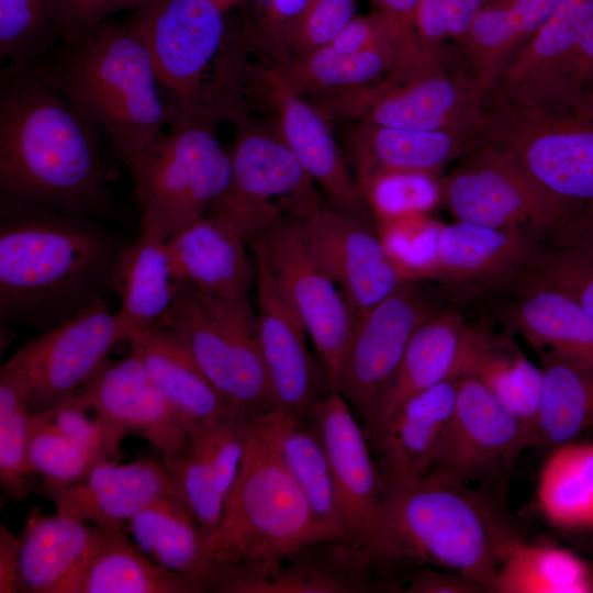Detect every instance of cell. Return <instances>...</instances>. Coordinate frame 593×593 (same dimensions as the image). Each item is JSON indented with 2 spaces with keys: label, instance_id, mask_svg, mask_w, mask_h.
Segmentation results:
<instances>
[{
  "label": "cell",
  "instance_id": "1",
  "mask_svg": "<svg viewBox=\"0 0 593 593\" xmlns=\"http://www.w3.org/2000/svg\"><path fill=\"white\" fill-rule=\"evenodd\" d=\"M96 127L32 65L0 74L1 202L91 217L110 209L112 172Z\"/></svg>",
  "mask_w": 593,
  "mask_h": 593
},
{
  "label": "cell",
  "instance_id": "2",
  "mask_svg": "<svg viewBox=\"0 0 593 593\" xmlns=\"http://www.w3.org/2000/svg\"><path fill=\"white\" fill-rule=\"evenodd\" d=\"M91 217L1 202L0 314L45 331L115 289L126 249Z\"/></svg>",
  "mask_w": 593,
  "mask_h": 593
},
{
  "label": "cell",
  "instance_id": "3",
  "mask_svg": "<svg viewBox=\"0 0 593 593\" xmlns=\"http://www.w3.org/2000/svg\"><path fill=\"white\" fill-rule=\"evenodd\" d=\"M61 40L59 49L32 66L108 134L135 171L158 145L171 115L146 45L130 23L108 20Z\"/></svg>",
  "mask_w": 593,
  "mask_h": 593
},
{
  "label": "cell",
  "instance_id": "4",
  "mask_svg": "<svg viewBox=\"0 0 593 593\" xmlns=\"http://www.w3.org/2000/svg\"><path fill=\"white\" fill-rule=\"evenodd\" d=\"M225 14L212 0H152L132 18L172 111L233 122L246 110L244 38Z\"/></svg>",
  "mask_w": 593,
  "mask_h": 593
},
{
  "label": "cell",
  "instance_id": "5",
  "mask_svg": "<svg viewBox=\"0 0 593 593\" xmlns=\"http://www.w3.org/2000/svg\"><path fill=\"white\" fill-rule=\"evenodd\" d=\"M271 412V411H270ZM245 418V450L206 555L250 568L281 561L301 548L338 538L313 515L280 455L269 413Z\"/></svg>",
  "mask_w": 593,
  "mask_h": 593
},
{
  "label": "cell",
  "instance_id": "6",
  "mask_svg": "<svg viewBox=\"0 0 593 593\" xmlns=\"http://www.w3.org/2000/svg\"><path fill=\"white\" fill-rule=\"evenodd\" d=\"M396 558H413L459 573L494 592L506 529L468 491L429 478H382Z\"/></svg>",
  "mask_w": 593,
  "mask_h": 593
},
{
  "label": "cell",
  "instance_id": "7",
  "mask_svg": "<svg viewBox=\"0 0 593 593\" xmlns=\"http://www.w3.org/2000/svg\"><path fill=\"white\" fill-rule=\"evenodd\" d=\"M219 121L172 111L148 159L131 172L144 237L168 240L209 214L231 176L228 150L219 141Z\"/></svg>",
  "mask_w": 593,
  "mask_h": 593
},
{
  "label": "cell",
  "instance_id": "8",
  "mask_svg": "<svg viewBox=\"0 0 593 593\" xmlns=\"http://www.w3.org/2000/svg\"><path fill=\"white\" fill-rule=\"evenodd\" d=\"M189 350L202 372L242 415L276 410L248 298L225 299L184 283L158 323Z\"/></svg>",
  "mask_w": 593,
  "mask_h": 593
},
{
  "label": "cell",
  "instance_id": "9",
  "mask_svg": "<svg viewBox=\"0 0 593 593\" xmlns=\"http://www.w3.org/2000/svg\"><path fill=\"white\" fill-rule=\"evenodd\" d=\"M479 134L559 199L593 208V116L525 105L496 86L489 91Z\"/></svg>",
  "mask_w": 593,
  "mask_h": 593
},
{
  "label": "cell",
  "instance_id": "10",
  "mask_svg": "<svg viewBox=\"0 0 593 593\" xmlns=\"http://www.w3.org/2000/svg\"><path fill=\"white\" fill-rule=\"evenodd\" d=\"M489 91L467 60L455 64L448 53L438 66L416 76H385L374 83L312 94V103L327 119L479 133Z\"/></svg>",
  "mask_w": 593,
  "mask_h": 593
},
{
  "label": "cell",
  "instance_id": "11",
  "mask_svg": "<svg viewBox=\"0 0 593 593\" xmlns=\"http://www.w3.org/2000/svg\"><path fill=\"white\" fill-rule=\"evenodd\" d=\"M233 124L230 181L210 213L248 242L323 204L315 182L271 124L253 120L249 112Z\"/></svg>",
  "mask_w": 593,
  "mask_h": 593
},
{
  "label": "cell",
  "instance_id": "12",
  "mask_svg": "<svg viewBox=\"0 0 593 593\" xmlns=\"http://www.w3.org/2000/svg\"><path fill=\"white\" fill-rule=\"evenodd\" d=\"M438 191L459 221L523 231L545 244L584 209L559 199L512 155L482 141L438 181Z\"/></svg>",
  "mask_w": 593,
  "mask_h": 593
},
{
  "label": "cell",
  "instance_id": "13",
  "mask_svg": "<svg viewBox=\"0 0 593 593\" xmlns=\"http://www.w3.org/2000/svg\"><path fill=\"white\" fill-rule=\"evenodd\" d=\"M121 340L115 313L102 299L25 343L0 374L19 385L29 412H45L72 398Z\"/></svg>",
  "mask_w": 593,
  "mask_h": 593
},
{
  "label": "cell",
  "instance_id": "14",
  "mask_svg": "<svg viewBox=\"0 0 593 593\" xmlns=\"http://www.w3.org/2000/svg\"><path fill=\"white\" fill-rule=\"evenodd\" d=\"M593 79V0H561L504 69L499 88L525 105L577 110Z\"/></svg>",
  "mask_w": 593,
  "mask_h": 593
},
{
  "label": "cell",
  "instance_id": "15",
  "mask_svg": "<svg viewBox=\"0 0 593 593\" xmlns=\"http://www.w3.org/2000/svg\"><path fill=\"white\" fill-rule=\"evenodd\" d=\"M529 446V428L461 371L452 417L425 477L466 491L471 484L503 483Z\"/></svg>",
  "mask_w": 593,
  "mask_h": 593
},
{
  "label": "cell",
  "instance_id": "16",
  "mask_svg": "<svg viewBox=\"0 0 593 593\" xmlns=\"http://www.w3.org/2000/svg\"><path fill=\"white\" fill-rule=\"evenodd\" d=\"M328 454L335 503L345 537L376 560L395 559L380 470L368 436L347 400L329 390L313 406Z\"/></svg>",
  "mask_w": 593,
  "mask_h": 593
},
{
  "label": "cell",
  "instance_id": "17",
  "mask_svg": "<svg viewBox=\"0 0 593 593\" xmlns=\"http://www.w3.org/2000/svg\"><path fill=\"white\" fill-rule=\"evenodd\" d=\"M257 237L280 289L315 346L329 390L336 391L355 325L344 294L309 245L301 219H287Z\"/></svg>",
  "mask_w": 593,
  "mask_h": 593
},
{
  "label": "cell",
  "instance_id": "18",
  "mask_svg": "<svg viewBox=\"0 0 593 593\" xmlns=\"http://www.w3.org/2000/svg\"><path fill=\"white\" fill-rule=\"evenodd\" d=\"M438 309L409 280L360 316L344 356L338 391L370 429L417 326Z\"/></svg>",
  "mask_w": 593,
  "mask_h": 593
},
{
  "label": "cell",
  "instance_id": "19",
  "mask_svg": "<svg viewBox=\"0 0 593 593\" xmlns=\"http://www.w3.org/2000/svg\"><path fill=\"white\" fill-rule=\"evenodd\" d=\"M243 93L248 110L254 105L270 104L275 111L271 125L331 205L374 222L327 118L312 102L296 93L273 66L259 67L248 61Z\"/></svg>",
  "mask_w": 593,
  "mask_h": 593
},
{
  "label": "cell",
  "instance_id": "20",
  "mask_svg": "<svg viewBox=\"0 0 593 593\" xmlns=\"http://www.w3.org/2000/svg\"><path fill=\"white\" fill-rule=\"evenodd\" d=\"M545 243L516 230L465 221L435 227L433 248L421 278L435 280L454 301L513 289L539 259Z\"/></svg>",
  "mask_w": 593,
  "mask_h": 593
},
{
  "label": "cell",
  "instance_id": "21",
  "mask_svg": "<svg viewBox=\"0 0 593 593\" xmlns=\"http://www.w3.org/2000/svg\"><path fill=\"white\" fill-rule=\"evenodd\" d=\"M301 221L309 245L338 284L355 323L411 280L387 250L374 222L324 203Z\"/></svg>",
  "mask_w": 593,
  "mask_h": 593
},
{
  "label": "cell",
  "instance_id": "22",
  "mask_svg": "<svg viewBox=\"0 0 593 593\" xmlns=\"http://www.w3.org/2000/svg\"><path fill=\"white\" fill-rule=\"evenodd\" d=\"M248 246L256 270L257 338L276 407L307 415L325 393L306 329L276 280L261 239L254 237Z\"/></svg>",
  "mask_w": 593,
  "mask_h": 593
},
{
  "label": "cell",
  "instance_id": "23",
  "mask_svg": "<svg viewBox=\"0 0 593 593\" xmlns=\"http://www.w3.org/2000/svg\"><path fill=\"white\" fill-rule=\"evenodd\" d=\"M75 396L97 415L145 437L167 468L189 444L177 413L133 350L119 361L108 359Z\"/></svg>",
  "mask_w": 593,
  "mask_h": 593
},
{
  "label": "cell",
  "instance_id": "24",
  "mask_svg": "<svg viewBox=\"0 0 593 593\" xmlns=\"http://www.w3.org/2000/svg\"><path fill=\"white\" fill-rule=\"evenodd\" d=\"M374 560L345 537L323 539L286 559L242 568L226 564L222 593H369L388 589L373 579Z\"/></svg>",
  "mask_w": 593,
  "mask_h": 593
},
{
  "label": "cell",
  "instance_id": "25",
  "mask_svg": "<svg viewBox=\"0 0 593 593\" xmlns=\"http://www.w3.org/2000/svg\"><path fill=\"white\" fill-rule=\"evenodd\" d=\"M43 492L64 517L126 532L130 519L152 502L160 497L180 501L167 467L150 459L104 461L82 480L65 486H43Z\"/></svg>",
  "mask_w": 593,
  "mask_h": 593
},
{
  "label": "cell",
  "instance_id": "26",
  "mask_svg": "<svg viewBox=\"0 0 593 593\" xmlns=\"http://www.w3.org/2000/svg\"><path fill=\"white\" fill-rule=\"evenodd\" d=\"M480 141L478 132L400 128L369 122H353L344 135L358 188L387 175L435 177Z\"/></svg>",
  "mask_w": 593,
  "mask_h": 593
},
{
  "label": "cell",
  "instance_id": "27",
  "mask_svg": "<svg viewBox=\"0 0 593 593\" xmlns=\"http://www.w3.org/2000/svg\"><path fill=\"white\" fill-rule=\"evenodd\" d=\"M460 372L407 399L367 435L380 454L382 478L412 480L428 473L454 414Z\"/></svg>",
  "mask_w": 593,
  "mask_h": 593
},
{
  "label": "cell",
  "instance_id": "28",
  "mask_svg": "<svg viewBox=\"0 0 593 593\" xmlns=\"http://www.w3.org/2000/svg\"><path fill=\"white\" fill-rule=\"evenodd\" d=\"M184 281L210 295L248 298L256 279L246 238L226 221L209 213L167 240Z\"/></svg>",
  "mask_w": 593,
  "mask_h": 593
},
{
  "label": "cell",
  "instance_id": "29",
  "mask_svg": "<svg viewBox=\"0 0 593 593\" xmlns=\"http://www.w3.org/2000/svg\"><path fill=\"white\" fill-rule=\"evenodd\" d=\"M128 344L189 436L242 415L212 385L186 346L169 331L156 326Z\"/></svg>",
  "mask_w": 593,
  "mask_h": 593
},
{
  "label": "cell",
  "instance_id": "30",
  "mask_svg": "<svg viewBox=\"0 0 593 593\" xmlns=\"http://www.w3.org/2000/svg\"><path fill=\"white\" fill-rule=\"evenodd\" d=\"M124 529L103 532L61 593H203L204 583L146 556Z\"/></svg>",
  "mask_w": 593,
  "mask_h": 593
},
{
  "label": "cell",
  "instance_id": "31",
  "mask_svg": "<svg viewBox=\"0 0 593 593\" xmlns=\"http://www.w3.org/2000/svg\"><path fill=\"white\" fill-rule=\"evenodd\" d=\"M103 528L59 514H30L19 537L18 592L61 593Z\"/></svg>",
  "mask_w": 593,
  "mask_h": 593
},
{
  "label": "cell",
  "instance_id": "32",
  "mask_svg": "<svg viewBox=\"0 0 593 593\" xmlns=\"http://www.w3.org/2000/svg\"><path fill=\"white\" fill-rule=\"evenodd\" d=\"M183 284L167 240L139 236L127 245L115 279L121 299L115 316L124 340L130 343L156 327Z\"/></svg>",
  "mask_w": 593,
  "mask_h": 593
},
{
  "label": "cell",
  "instance_id": "33",
  "mask_svg": "<svg viewBox=\"0 0 593 593\" xmlns=\"http://www.w3.org/2000/svg\"><path fill=\"white\" fill-rule=\"evenodd\" d=\"M468 327L454 310H437L413 333L367 435L384 423L407 399L460 371Z\"/></svg>",
  "mask_w": 593,
  "mask_h": 593
},
{
  "label": "cell",
  "instance_id": "34",
  "mask_svg": "<svg viewBox=\"0 0 593 593\" xmlns=\"http://www.w3.org/2000/svg\"><path fill=\"white\" fill-rule=\"evenodd\" d=\"M136 546L158 564L200 579L216 592L224 564L204 549L205 536L188 508L175 497H160L138 511L127 524Z\"/></svg>",
  "mask_w": 593,
  "mask_h": 593
},
{
  "label": "cell",
  "instance_id": "35",
  "mask_svg": "<svg viewBox=\"0 0 593 593\" xmlns=\"http://www.w3.org/2000/svg\"><path fill=\"white\" fill-rule=\"evenodd\" d=\"M561 0H483L459 45L474 76L486 88L499 80L512 56L548 20Z\"/></svg>",
  "mask_w": 593,
  "mask_h": 593
},
{
  "label": "cell",
  "instance_id": "36",
  "mask_svg": "<svg viewBox=\"0 0 593 593\" xmlns=\"http://www.w3.org/2000/svg\"><path fill=\"white\" fill-rule=\"evenodd\" d=\"M542 384L533 446L585 440L593 434V371L551 350H538Z\"/></svg>",
  "mask_w": 593,
  "mask_h": 593
},
{
  "label": "cell",
  "instance_id": "37",
  "mask_svg": "<svg viewBox=\"0 0 593 593\" xmlns=\"http://www.w3.org/2000/svg\"><path fill=\"white\" fill-rule=\"evenodd\" d=\"M518 300L504 313L507 324L538 350L568 357L593 371V320L571 298L542 287L514 290Z\"/></svg>",
  "mask_w": 593,
  "mask_h": 593
},
{
  "label": "cell",
  "instance_id": "38",
  "mask_svg": "<svg viewBox=\"0 0 593 593\" xmlns=\"http://www.w3.org/2000/svg\"><path fill=\"white\" fill-rule=\"evenodd\" d=\"M496 593H593V561L552 542L526 541L508 530L500 545Z\"/></svg>",
  "mask_w": 593,
  "mask_h": 593
},
{
  "label": "cell",
  "instance_id": "39",
  "mask_svg": "<svg viewBox=\"0 0 593 593\" xmlns=\"http://www.w3.org/2000/svg\"><path fill=\"white\" fill-rule=\"evenodd\" d=\"M461 371L478 379L532 433L542 384L540 367L510 343L468 327Z\"/></svg>",
  "mask_w": 593,
  "mask_h": 593
},
{
  "label": "cell",
  "instance_id": "40",
  "mask_svg": "<svg viewBox=\"0 0 593 593\" xmlns=\"http://www.w3.org/2000/svg\"><path fill=\"white\" fill-rule=\"evenodd\" d=\"M537 505L544 518L567 536L593 532V440H578L549 450L537 482Z\"/></svg>",
  "mask_w": 593,
  "mask_h": 593
},
{
  "label": "cell",
  "instance_id": "41",
  "mask_svg": "<svg viewBox=\"0 0 593 593\" xmlns=\"http://www.w3.org/2000/svg\"><path fill=\"white\" fill-rule=\"evenodd\" d=\"M269 416L282 460L313 515L334 536L345 537L335 503L328 454L314 416L279 409L272 410Z\"/></svg>",
  "mask_w": 593,
  "mask_h": 593
},
{
  "label": "cell",
  "instance_id": "42",
  "mask_svg": "<svg viewBox=\"0 0 593 593\" xmlns=\"http://www.w3.org/2000/svg\"><path fill=\"white\" fill-rule=\"evenodd\" d=\"M530 287L564 293L593 320V208H584L545 244L537 262L512 290Z\"/></svg>",
  "mask_w": 593,
  "mask_h": 593
},
{
  "label": "cell",
  "instance_id": "43",
  "mask_svg": "<svg viewBox=\"0 0 593 593\" xmlns=\"http://www.w3.org/2000/svg\"><path fill=\"white\" fill-rule=\"evenodd\" d=\"M299 94H317L374 83L393 72L394 55L369 51L345 53L324 46L273 65Z\"/></svg>",
  "mask_w": 593,
  "mask_h": 593
},
{
  "label": "cell",
  "instance_id": "44",
  "mask_svg": "<svg viewBox=\"0 0 593 593\" xmlns=\"http://www.w3.org/2000/svg\"><path fill=\"white\" fill-rule=\"evenodd\" d=\"M63 37L58 0H0V55L32 65Z\"/></svg>",
  "mask_w": 593,
  "mask_h": 593
},
{
  "label": "cell",
  "instance_id": "45",
  "mask_svg": "<svg viewBox=\"0 0 593 593\" xmlns=\"http://www.w3.org/2000/svg\"><path fill=\"white\" fill-rule=\"evenodd\" d=\"M27 458L35 475L42 478L43 486L76 483L94 467L109 461L64 436L46 411L30 414Z\"/></svg>",
  "mask_w": 593,
  "mask_h": 593
},
{
  "label": "cell",
  "instance_id": "46",
  "mask_svg": "<svg viewBox=\"0 0 593 593\" xmlns=\"http://www.w3.org/2000/svg\"><path fill=\"white\" fill-rule=\"evenodd\" d=\"M167 469L180 501L206 537L221 521L225 496L219 488L202 432L189 436L186 450Z\"/></svg>",
  "mask_w": 593,
  "mask_h": 593
},
{
  "label": "cell",
  "instance_id": "47",
  "mask_svg": "<svg viewBox=\"0 0 593 593\" xmlns=\"http://www.w3.org/2000/svg\"><path fill=\"white\" fill-rule=\"evenodd\" d=\"M30 412L20 390L0 379V482L14 500L33 490V472L27 458Z\"/></svg>",
  "mask_w": 593,
  "mask_h": 593
},
{
  "label": "cell",
  "instance_id": "48",
  "mask_svg": "<svg viewBox=\"0 0 593 593\" xmlns=\"http://www.w3.org/2000/svg\"><path fill=\"white\" fill-rule=\"evenodd\" d=\"M425 175H387L359 187L374 222L418 215L439 198L438 182Z\"/></svg>",
  "mask_w": 593,
  "mask_h": 593
},
{
  "label": "cell",
  "instance_id": "49",
  "mask_svg": "<svg viewBox=\"0 0 593 593\" xmlns=\"http://www.w3.org/2000/svg\"><path fill=\"white\" fill-rule=\"evenodd\" d=\"M387 22L392 35L395 68L390 76L405 79L439 65L424 54L417 32L416 11L419 0H371Z\"/></svg>",
  "mask_w": 593,
  "mask_h": 593
},
{
  "label": "cell",
  "instance_id": "50",
  "mask_svg": "<svg viewBox=\"0 0 593 593\" xmlns=\"http://www.w3.org/2000/svg\"><path fill=\"white\" fill-rule=\"evenodd\" d=\"M87 411L74 395L46 412L64 436L108 460H114L127 432L97 414L90 417Z\"/></svg>",
  "mask_w": 593,
  "mask_h": 593
},
{
  "label": "cell",
  "instance_id": "51",
  "mask_svg": "<svg viewBox=\"0 0 593 593\" xmlns=\"http://www.w3.org/2000/svg\"><path fill=\"white\" fill-rule=\"evenodd\" d=\"M356 0H310L292 33L291 58L328 45L356 16Z\"/></svg>",
  "mask_w": 593,
  "mask_h": 593
},
{
  "label": "cell",
  "instance_id": "52",
  "mask_svg": "<svg viewBox=\"0 0 593 593\" xmlns=\"http://www.w3.org/2000/svg\"><path fill=\"white\" fill-rule=\"evenodd\" d=\"M310 0H255L251 35L279 64L291 58L292 33Z\"/></svg>",
  "mask_w": 593,
  "mask_h": 593
},
{
  "label": "cell",
  "instance_id": "53",
  "mask_svg": "<svg viewBox=\"0 0 593 593\" xmlns=\"http://www.w3.org/2000/svg\"><path fill=\"white\" fill-rule=\"evenodd\" d=\"M326 46L345 53L389 52L395 58L391 32L377 11L369 15L355 16Z\"/></svg>",
  "mask_w": 593,
  "mask_h": 593
},
{
  "label": "cell",
  "instance_id": "54",
  "mask_svg": "<svg viewBox=\"0 0 593 593\" xmlns=\"http://www.w3.org/2000/svg\"><path fill=\"white\" fill-rule=\"evenodd\" d=\"M150 1L152 0H58L63 37L104 22L110 15L119 11H137Z\"/></svg>",
  "mask_w": 593,
  "mask_h": 593
},
{
  "label": "cell",
  "instance_id": "55",
  "mask_svg": "<svg viewBox=\"0 0 593 593\" xmlns=\"http://www.w3.org/2000/svg\"><path fill=\"white\" fill-rule=\"evenodd\" d=\"M415 24L426 57L433 61L443 59L448 53L446 43L450 38L446 0H419Z\"/></svg>",
  "mask_w": 593,
  "mask_h": 593
},
{
  "label": "cell",
  "instance_id": "56",
  "mask_svg": "<svg viewBox=\"0 0 593 593\" xmlns=\"http://www.w3.org/2000/svg\"><path fill=\"white\" fill-rule=\"evenodd\" d=\"M405 592L409 593H481L484 590L470 579L452 572L429 568L418 570Z\"/></svg>",
  "mask_w": 593,
  "mask_h": 593
},
{
  "label": "cell",
  "instance_id": "57",
  "mask_svg": "<svg viewBox=\"0 0 593 593\" xmlns=\"http://www.w3.org/2000/svg\"><path fill=\"white\" fill-rule=\"evenodd\" d=\"M19 538L1 523L0 528V592H18Z\"/></svg>",
  "mask_w": 593,
  "mask_h": 593
},
{
  "label": "cell",
  "instance_id": "58",
  "mask_svg": "<svg viewBox=\"0 0 593 593\" xmlns=\"http://www.w3.org/2000/svg\"><path fill=\"white\" fill-rule=\"evenodd\" d=\"M446 2L450 38H454L460 45L479 12L483 0H446Z\"/></svg>",
  "mask_w": 593,
  "mask_h": 593
},
{
  "label": "cell",
  "instance_id": "59",
  "mask_svg": "<svg viewBox=\"0 0 593 593\" xmlns=\"http://www.w3.org/2000/svg\"><path fill=\"white\" fill-rule=\"evenodd\" d=\"M572 542L578 545L593 561V532L589 534L571 536Z\"/></svg>",
  "mask_w": 593,
  "mask_h": 593
},
{
  "label": "cell",
  "instance_id": "60",
  "mask_svg": "<svg viewBox=\"0 0 593 593\" xmlns=\"http://www.w3.org/2000/svg\"><path fill=\"white\" fill-rule=\"evenodd\" d=\"M574 111H579V112H581L583 114L593 116V79H592L585 94L583 96L582 100L580 101L577 110H574Z\"/></svg>",
  "mask_w": 593,
  "mask_h": 593
},
{
  "label": "cell",
  "instance_id": "61",
  "mask_svg": "<svg viewBox=\"0 0 593 593\" xmlns=\"http://www.w3.org/2000/svg\"><path fill=\"white\" fill-rule=\"evenodd\" d=\"M224 11H228L234 5L240 3L243 0H212Z\"/></svg>",
  "mask_w": 593,
  "mask_h": 593
}]
</instances>
